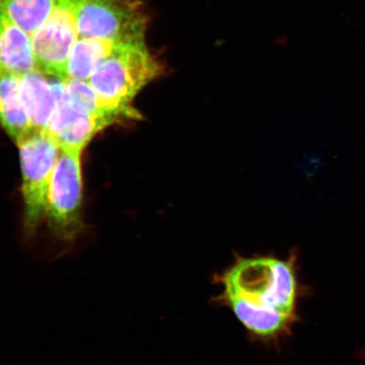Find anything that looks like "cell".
<instances>
[{"label": "cell", "instance_id": "obj_1", "mask_svg": "<svg viewBox=\"0 0 365 365\" xmlns=\"http://www.w3.org/2000/svg\"><path fill=\"white\" fill-rule=\"evenodd\" d=\"M163 67L143 44L118 46L88 81L108 109L128 120H141L134 100Z\"/></svg>", "mask_w": 365, "mask_h": 365}, {"label": "cell", "instance_id": "obj_2", "mask_svg": "<svg viewBox=\"0 0 365 365\" xmlns=\"http://www.w3.org/2000/svg\"><path fill=\"white\" fill-rule=\"evenodd\" d=\"M16 145L22 173L23 226L26 239L31 240L45 219L50 181L61 148L48 131L31 130Z\"/></svg>", "mask_w": 365, "mask_h": 365}, {"label": "cell", "instance_id": "obj_3", "mask_svg": "<svg viewBox=\"0 0 365 365\" xmlns=\"http://www.w3.org/2000/svg\"><path fill=\"white\" fill-rule=\"evenodd\" d=\"M80 150H59L50 181L45 219L51 234L71 245L83 231Z\"/></svg>", "mask_w": 365, "mask_h": 365}, {"label": "cell", "instance_id": "obj_4", "mask_svg": "<svg viewBox=\"0 0 365 365\" xmlns=\"http://www.w3.org/2000/svg\"><path fill=\"white\" fill-rule=\"evenodd\" d=\"M148 23L138 0H79L77 7V31L85 38L143 44Z\"/></svg>", "mask_w": 365, "mask_h": 365}, {"label": "cell", "instance_id": "obj_5", "mask_svg": "<svg viewBox=\"0 0 365 365\" xmlns=\"http://www.w3.org/2000/svg\"><path fill=\"white\" fill-rule=\"evenodd\" d=\"M79 0H59L47 21L30 36L36 70L66 80L68 56L77 38L76 11Z\"/></svg>", "mask_w": 365, "mask_h": 365}, {"label": "cell", "instance_id": "obj_6", "mask_svg": "<svg viewBox=\"0 0 365 365\" xmlns=\"http://www.w3.org/2000/svg\"><path fill=\"white\" fill-rule=\"evenodd\" d=\"M52 85L56 107L48 132L59 148L82 152L100 131L116 124L111 118L93 115L73 104L66 94L65 80L56 79Z\"/></svg>", "mask_w": 365, "mask_h": 365}, {"label": "cell", "instance_id": "obj_7", "mask_svg": "<svg viewBox=\"0 0 365 365\" xmlns=\"http://www.w3.org/2000/svg\"><path fill=\"white\" fill-rule=\"evenodd\" d=\"M276 262V258L269 257L239 258L220 277L222 297H239L271 308Z\"/></svg>", "mask_w": 365, "mask_h": 365}, {"label": "cell", "instance_id": "obj_8", "mask_svg": "<svg viewBox=\"0 0 365 365\" xmlns=\"http://www.w3.org/2000/svg\"><path fill=\"white\" fill-rule=\"evenodd\" d=\"M246 329L262 339H276L290 331L295 314L255 304L239 297H222Z\"/></svg>", "mask_w": 365, "mask_h": 365}, {"label": "cell", "instance_id": "obj_9", "mask_svg": "<svg viewBox=\"0 0 365 365\" xmlns=\"http://www.w3.org/2000/svg\"><path fill=\"white\" fill-rule=\"evenodd\" d=\"M36 70L30 36L0 9V75L18 77Z\"/></svg>", "mask_w": 365, "mask_h": 365}, {"label": "cell", "instance_id": "obj_10", "mask_svg": "<svg viewBox=\"0 0 365 365\" xmlns=\"http://www.w3.org/2000/svg\"><path fill=\"white\" fill-rule=\"evenodd\" d=\"M20 93L31 130L48 131L56 107L52 81L38 70L20 76Z\"/></svg>", "mask_w": 365, "mask_h": 365}, {"label": "cell", "instance_id": "obj_11", "mask_svg": "<svg viewBox=\"0 0 365 365\" xmlns=\"http://www.w3.org/2000/svg\"><path fill=\"white\" fill-rule=\"evenodd\" d=\"M0 125L17 144L31 128L20 93V77L0 75Z\"/></svg>", "mask_w": 365, "mask_h": 365}, {"label": "cell", "instance_id": "obj_12", "mask_svg": "<svg viewBox=\"0 0 365 365\" xmlns=\"http://www.w3.org/2000/svg\"><path fill=\"white\" fill-rule=\"evenodd\" d=\"M120 45L123 44L85 38L79 35L68 58L66 80L88 81L104 59Z\"/></svg>", "mask_w": 365, "mask_h": 365}, {"label": "cell", "instance_id": "obj_13", "mask_svg": "<svg viewBox=\"0 0 365 365\" xmlns=\"http://www.w3.org/2000/svg\"><path fill=\"white\" fill-rule=\"evenodd\" d=\"M59 0H0V9L31 36L51 16Z\"/></svg>", "mask_w": 365, "mask_h": 365}, {"label": "cell", "instance_id": "obj_14", "mask_svg": "<svg viewBox=\"0 0 365 365\" xmlns=\"http://www.w3.org/2000/svg\"><path fill=\"white\" fill-rule=\"evenodd\" d=\"M65 91L70 101L81 110L93 115L111 118L115 123L126 121L105 106L88 81L65 80Z\"/></svg>", "mask_w": 365, "mask_h": 365}]
</instances>
